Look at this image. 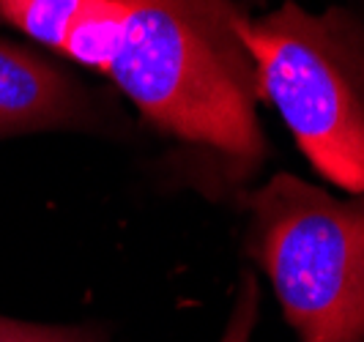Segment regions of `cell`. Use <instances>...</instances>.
<instances>
[{"label": "cell", "instance_id": "3957f363", "mask_svg": "<svg viewBox=\"0 0 364 342\" xmlns=\"http://www.w3.org/2000/svg\"><path fill=\"white\" fill-rule=\"evenodd\" d=\"M244 205L247 252L299 342H364V192L337 198L274 173Z\"/></svg>", "mask_w": 364, "mask_h": 342}, {"label": "cell", "instance_id": "5b68a950", "mask_svg": "<svg viewBox=\"0 0 364 342\" xmlns=\"http://www.w3.org/2000/svg\"><path fill=\"white\" fill-rule=\"evenodd\" d=\"M88 3L91 0H0V22L60 53L69 28Z\"/></svg>", "mask_w": 364, "mask_h": 342}, {"label": "cell", "instance_id": "277c9868", "mask_svg": "<svg viewBox=\"0 0 364 342\" xmlns=\"http://www.w3.org/2000/svg\"><path fill=\"white\" fill-rule=\"evenodd\" d=\"M121 115L99 90L28 47L0 38V137L41 129L107 132Z\"/></svg>", "mask_w": 364, "mask_h": 342}, {"label": "cell", "instance_id": "52a82bcc", "mask_svg": "<svg viewBox=\"0 0 364 342\" xmlns=\"http://www.w3.org/2000/svg\"><path fill=\"white\" fill-rule=\"evenodd\" d=\"M0 342H102L88 328H58L33 326L22 321L0 318Z\"/></svg>", "mask_w": 364, "mask_h": 342}, {"label": "cell", "instance_id": "8992f818", "mask_svg": "<svg viewBox=\"0 0 364 342\" xmlns=\"http://www.w3.org/2000/svg\"><path fill=\"white\" fill-rule=\"evenodd\" d=\"M257 312H260V285H257V277L252 271H244L241 282H238L236 299H233L230 318L225 326V334L219 342H252Z\"/></svg>", "mask_w": 364, "mask_h": 342}, {"label": "cell", "instance_id": "6da1fadb", "mask_svg": "<svg viewBox=\"0 0 364 342\" xmlns=\"http://www.w3.org/2000/svg\"><path fill=\"white\" fill-rule=\"evenodd\" d=\"M118 25L105 74L148 127L200 154L219 186L238 189L269 156L257 69L236 0H112Z\"/></svg>", "mask_w": 364, "mask_h": 342}, {"label": "cell", "instance_id": "7a4b0ae2", "mask_svg": "<svg viewBox=\"0 0 364 342\" xmlns=\"http://www.w3.org/2000/svg\"><path fill=\"white\" fill-rule=\"evenodd\" d=\"M238 33L272 102L318 176L364 192V0L323 11L282 3L263 17L244 14Z\"/></svg>", "mask_w": 364, "mask_h": 342}]
</instances>
